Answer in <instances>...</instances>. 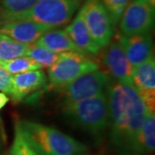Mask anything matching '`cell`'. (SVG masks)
I'll return each mask as SVG.
<instances>
[{
    "instance_id": "6da1fadb",
    "label": "cell",
    "mask_w": 155,
    "mask_h": 155,
    "mask_svg": "<svg viewBox=\"0 0 155 155\" xmlns=\"http://www.w3.org/2000/svg\"><path fill=\"white\" fill-rule=\"evenodd\" d=\"M109 106V138L110 146L120 155H128L134 140L148 112L134 84L110 81L106 89Z\"/></svg>"
},
{
    "instance_id": "7a4b0ae2",
    "label": "cell",
    "mask_w": 155,
    "mask_h": 155,
    "mask_svg": "<svg viewBox=\"0 0 155 155\" xmlns=\"http://www.w3.org/2000/svg\"><path fill=\"white\" fill-rule=\"evenodd\" d=\"M63 116L74 127L101 140L109 127V106L106 93L78 102L61 104Z\"/></svg>"
},
{
    "instance_id": "3957f363",
    "label": "cell",
    "mask_w": 155,
    "mask_h": 155,
    "mask_svg": "<svg viewBox=\"0 0 155 155\" xmlns=\"http://www.w3.org/2000/svg\"><path fill=\"white\" fill-rule=\"evenodd\" d=\"M18 123L39 155H72L88 150L86 145L56 128L28 120H20Z\"/></svg>"
},
{
    "instance_id": "277c9868",
    "label": "cell",
    "mask_w": 155,
    "mask_h": 155,
    "mask_svg": "<svg viewBox=\"0 0 155 155\" xmlns=\"http://www.w3.org/2000/svg\"><path fill=\"white\" fill-rule=\"evenodd\" d=\"M84 0H38L24 12L7 17L0 22L13 20H28L56 28L71 21Z\"/></svg>"
},
{
    "instance_id": "5b68a950",
    "label": "cell",
    "mask_w": 155,
    "mask_h": 155,
    "mask_svg": "<svg viewBox=\"0 0 155 155\" xmlns=\"http://www.w3.org/2000/svg\"><path fill=\"white\" fill-rule=\"evenodd\" d=\"M99 68V63L90 54L69 52L67 56L48 68L47 86L48 90L58 91L78 77Z\"/></svg>"
},
{
    "instance_id": "8992f818",
    "label": "cell",
    "mask_w": 155,
    "mask_h": 155,
    "mask_svg": "<svg viewBox=\"0 0 155 155\" xmlns=\"http://www.w3.org/2000/svg\"><path fill=\"white\" fill-rule=\"evenodd\" d=\"M79 12L95 42L101 48L112 41L115 24L101 0H84Z\"/></svg>"
},
{
    "instance_id": "52a82bcc",
    "label": "cell",
    "mask_w": 155,
    "mask_h": 155,
    "mask_svg": "<svg viewBox=\"0 0 155 155\" xmlns=\"http://www.w3.org/2000/svg\"><path fill=\"white\" fill-rule=\"evenodd\" d=\"M111 81L110 76L104 71L96 70L75 78L58 91L61 104L88 99L104 93Z\"/></svg>"
},
{
    "instance_id": "ba28073f",
    "label": "cell",
    "mask_w": 155,
    "mask_h": 155,
    "mask_svg": "<svg viewBox=\"0 0 155 155\" xmlns=\"http://www.w3.org/2000/svg\"><path fill=\"white\" fill-rule=\"evenodd\" d=\"M118 22L124 35L150 33L154 24V9L144 0H132Z\"/></svg>"
},
{
    "instance_id": "9c48e42d",
    "label": "cell",
    "mask_w": 155,
    "mask_h": 155,
    "mask_svg": "<svg viewBox=\"0 0 155 155\" xmlns=\"http://www.w3.org/2000/svg\"><path fill=\"white\" fill-rule=\"evenodd\" d=\"M103 48L99 54L100 60L105 67L106 72L118 83L133 84L134 67L119 41H111Z\"/></svg>"
},
{
    "instance_id": "30bf717a",
    "label": "cell",
    "mask_w": 155,
    "mask_h": 155,
    "mask_svg": "<svg viewBox=\"0 0 155 155\" xmlns=\"http://www.w3.org/2000/svg\"><path fill=\"white\" fill-rule=\"evenodd\" d=\"M116 40L122 45L128 61L134 67L153 57L151 32L134 35H124L119 33L117 34Z\"/></svg>"
},
{
    "instance_id": "8fae6325",
    "label": "cell",
    "mask_w": 155,
    "mask_h": 155,
    "mask_svg": "<svg viewBox=\"0 0 155 155\" xmlns=\"http://www.w3.org/2000/svg\"><path fill=\"white\" fill-rule=\"evenodd\" d=\"M51 29L54 28L28 20H13L0 24V33L24 44H34L43 34Z\"/></svg>"
},
{
    "instance_id": "7c38bea8",
    "label": "cell",
    "mask_w": 155,
    "mask_h": 155,
    "mask_svg": "<svg viewBox=\"0 0 155 155\" xmlns=\"http://www.w3.org/2000/svg\"><path fill=\"white\" fill-rule=\"evenodd\" d=\"M48 77L43 71L34 70L12 76L9 94L15 103H19L27 96L47 86Z\"/></svg>"
},
{
    "instance_id": "4fadbf2b",
    "label": "cell",
    "mask_w": 155,
    "mask_h": 155,
    "mask_svg": "<svg viewBox=\"0 0 155 155\" xmlns=\"http://www.w3.org/2000/svg\"><path fill=\"white\" fill-rule=\"evenodd\" d=\"M133 84L150 110H154L155 60L154 57L133 69Z\"/></svg>"
},
{
    "instance_id": "5bb4252c",
    "label": "cell",
    "mask_w": 155,
    "mask_h": 155,
    "mask_svg": "<svg viewBox=\"0 0 155 155\" xmlns=\"http://www.w3.org/2000/svg\"><path fill=\"white\" fill-rule=\"evenodd\" d=\"M65 31L73 43L84 53L91 56L98 55L100 54L102 48L93 41L79 11L72 22L66 27Z\"/></svg>"
},
{
    "instance_id": "9a60e30c",
    "label": "cell",
    "mask_w": 155,
    "mask_h": 155,
    "mask_svg": "<svg viewBox=\"0 0 155 155\" xmlns=\"http://www.w3.org/2000/svg\"><path fill=\"white\" fill-rule=\"evenodd\" d=\"M155 148V114L154 110L148 112L140 127L128 155H146L152 153Z\"/></svg>"
},
{
    "instance_id": "2e32d148",
    "label": "cell",
    "mask_w": 155,
    "mask_h": 155,
    "mask_svg": "<svg viewBox=\"0 0 155 155\" xmlns=\"http://www.w3.org/2000/svg\"><path fill=\"white\" fill-rule=\"evenodd\" d=\"M34 44L56 53L76 52L85 54L73 43L65 29H51L43 34Z\"/></svg>"
},
{
    "instance_id": "e0dca14e",
    "label": "cell",
    "mask_w": 155,
    "mask_h": 155,
    "mask_svg": "<svg viewBox=\"0 0 155 155\" xmlns=\"http://www.w3.org/2000/svg\"><path fill=\"white\" fill-rule=\"evenodd\" d=\"M29 45L18 42L0 33V62L25 56Z\"/></svg>"
},
{
    "instance_id": "ac0fdd59",
    "label": "cell",
    "mask_w": 155,
    "mask_h": 155,
    "mask_svg": "<svg viewBox=\"0 0 155 155\" xmlns=\"http://www.w3.org/2000/svg\"><path fill=\"white\" fill-rule=\"evenodd\" d=\"M69 52L67 53H56L54 51L48 49L43 47L36 46L35 44H30L25 56L33 59L34 61L38 62L42 67H52L56 62L64 58Z\"/></svg>"
},
{
    "instance_id": "d6986e66",
    "label": "cell",
    "mask_w": 155,
    "mask_h": 155,
    "mask_svg": "<svg viewBox=\"0 0 155 155\" xmlns=\"http://www.w3.org/2000/svg\"><path fill=\"white\" fill-rule=\"evenodd\" d=\"M0 65L9 72L11 75H16L18 73H22L25 72L40 70L43 67L38 62L34 61L33 59L28 56H22L11 61L0 62Z\"/></svg>"
},
{
    "instance_id": "ffe728a7",
    "label": "cell",
    "mask_w": 155,
    "mask_h": 155,
    "mask_svg": "<svg viewBox=\"0 0 155 155\" xmlns=\"http://www.w3.org/2000/svg\"><path fill=\"white\" fill-rule=\"evenodd\" d=\"M6 155H39L23 135L18 122L15 124L13 142Z\"/></svg>"
},
{
    "instance_id": "44dd1931",
    "label": "cell",
    "mask_w": 155,
    "mask_h": 155,
    "mask_svg": "<svg viewBox=\"0 0 155 155\" xmlns=\"http://www.w3.org/2000/svg\"><path fill=\"white\" fill-rule=\"evenodd\" d=\"M37 1L38 0H2L0 22L7 17L26 11Z\"/></svg>"
},
{
    "instance_id": "7402d4cb",
    "label": "cell",
    "mask_w": 155,
    "mask_h": 155,
    "mask_svg": "<svg viewBox=\"0 0 155 155\" xmlns=\"http://www.w3.org/2000/svg\"><path fill=\"white\" fill-rule=\"evenodd\" d=\"M110 15L114 24L116 25L122 13L132 0H101Z\"/></svg>"
},
{
    "instance_id": "603a6c76",
    "label": "cell",
    "mask_w": 155,
    "mask_h": 155,
    "mask_svg": "<svg viewBox=\"0 0 155 155\" xmlns=\"http://www.w3.org/2000/svg\"><path fill=\"white\" fill-rule=\"evenodd\" d=\"M12 76L0 65V91L5 94H9L10 92Z\"/></svg>"
},
{
    "instance_id": "cb8c5ba5",
    "label": "cell",
    "mask_w": 155,
    "mask_h": 155,
    "mask_svg": "<svg viewBox=\"0 0 155 155\" xmlns=\"http://www.w3.org/2000/svg\"><path fill=\"white\" fill-rule=\"evenodd\" d=\"M9 102V97L4 92H0V110L7 104Z\"/></svg>"
},
{
    "instance_id": "d4e9b609",
    "label": "cell",
    "mask_w": 155,
    "mask_h": 155,
    "mask_svg": "<svg viewBox=\"0 0 155 155\" xmlns=\"http://www.w3.org/2000/svg\"><path fill=\"white\" fill-rule=\"evenodd\" d=\"M146 3H147L150 6H152L153 9H155V0H144Z\"/></svg>"
},
{
    "instance_id": "484cf974",
    "label": "cell",
    "mask_w": 155,
    "mask_h": 155,
    "mask_svg": "<svg viewBox=\"0 0 155 155\" xmlns=\"http://www.w3.org/2000/svg\"><path fill=\"white\" fill-rule=\"evenodd\" d=\"M72 155H93V154H91V153H88L87 152H84V153H76V154H72Z\"/></svg>"
},
{
    "instance_id": "4316f807",
    "label": "cell",
    "mask_w": 155,
    "mask_h": 155,
    "mask_svg": "<svg viewBox=\"0 0 155 155\" xmlns=\"http://www.w3.org/2000/svg\"><path fill=\"white\" fill-rule=\"evenodd\" d=\"M1 136L2 134H1V128H0V147H1Z\"/></svg>"
}]
</instances>
